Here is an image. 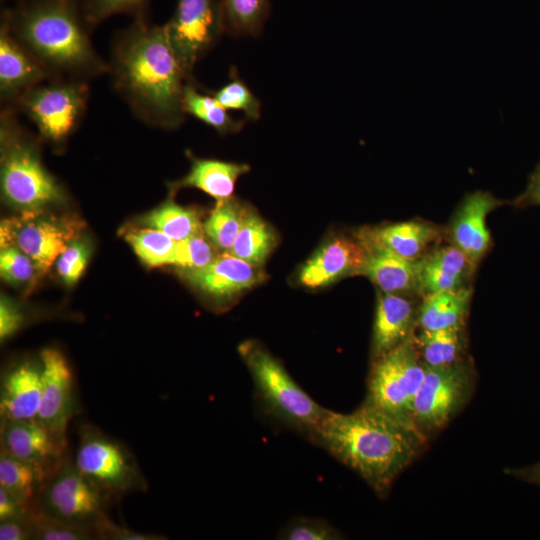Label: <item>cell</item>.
Here are the masks:
<instances>
[{
	"instance_id": "38",
	"label": "cell",
	"mask_w": 540,
	"mask_h": 540,
	"mask_svg": "<svg viewBox=\"0 0 540 540\" xmlns=\"http://www.w3.org/2000/svg\"><path fill=\"white\" fill-rule=\"evenodd\" d=\"M91 255V244L84 238L77 237L69 243L59 255L55 265L61 280L72 286L78 282L84 273Z\"/></svg>"
},
{
	"instance_id": "21",
	"label": "cell",
	"mask_w": 540,
	"mask_h": 540,
	"mask_svg": "<svg viewBox=\"0 0 540 540\" xmlns=\"http://www.w3.org/2000/svg\"><path fill=\"white\" fill-rule=\"evenodd\" d=\"M363 243L383 247L401 257L417 260L438 245L443 230L423 220L367 226L355 232Z\"/></svg>"
},
{
	"instance_id": "29",
	"label": "cell",
	"mask_w": 540,
	"mask_h": 540,
	"mask_svg": "<svg viewBox=\"0 0 540 540\" xmlns=\"http://www.w3.org/2000/svg\"><path fill=\"white\" fill-rule=\"evenodd\" d=\"M202 223L196 209L179 205L171 199L141 219V224L159 230L175 241L202 232Z\"/></svg>"
},
{
	"instance_id": "6",
	"label": "cell",
	"mask_w": 540,
	"mask_h": 540,
	"mask_svg": "<svg viewBox=\"0 0 540 540\" xmlns=\"http://www.w3.org/2000/svg\"><path fill=\"white\" fill-rule=\"evenodd\" d=\"M89 96L88 81L52 77L25 92L9 108L24 114L42 140L61 146L80 125Z\"/></svg>"
},
{
	"instance_id": "19",
	"label": "cell",
	"mask_w": 540,
	"mask_h": 540,
	"mask_svg": "<svg viewBox=\"0 0 540 540\" xmlns=\"http://www.w3.org/2000/svg\"><path fill=\"white\" fill-rule=\"evenodd\" d=\"M418 307L413 296L378 290L372 327L371 362L397 347L415 332Z\"/></svg>"
},
{
	"instance_id": "17",
	"label": "cell",
	"mask_w": 540,
	"mask_h": 540,
	"mask_svg": "<svg viewBox=\"0 0 540 540\" xmlns=\"http://www.w3.org/2000/svg\"><path fill=\"white\" fill-rule=\"evenodd\" d=\"M181 273L196 290L218 302L228 301L266 278L260 266L228 252L220 253L204 268L182 270Z\"/></svg>"
},
{
	"instance_id": "5",
	"label": "cell",
	"mask_w": 540,
	"mask_h": 540,
	"mask_svg": "<svg viewBox=\"0 0 540 540\" xmlns=\"http://www.w3.org/2000/svg\"><path fill=\"white\" fill-rule=\"evenodd\" d=\"M264 413L306 439L318 427L329 409L318 404L264 346L248 340L238 346Z\"/></svg>"
},
{
	"instance_id": "37",
	"label": "cell",
	"mask_w": 540,
	"mask_h": 540,
	"mask_svg": "<svg viewBox=\"0 0 540 540\" xmlns=\"http://www.w3.org/2000/svg\"><path fill=\"white\" fill-rule=\"evenodd\" d=\"M34 540H93L95 533L84 527L69 524L42 513L34 507L31 513Z\"/></svg>"
},
{
	"instance_id": "3",
	"label": "cell",
	"mask_w": 540,
	"mask_h": 540,
	"mask_svg": "<svg viewBox=\"0 0 540 540\" xmlns=\"http://www.w3.org/2000/svg\"><path fill=\"white\" fill-rule=\"evenodd\" d=\"M3 22L52 74L88 81L108 73L90 38L82 0H16Z\"/></svg>"
},
{
	"instance_id": "11",
	"label": "cell",
	"mask_w": 540,
	"mask_h": 540,
	"mask_svg": "<svg viewBox=\"0 0 540 540\" xmlns=\"http://www.w3.org/2000/svg\"><path fill=\"white\" fill-rule=\"evenodd\" d=\"M164 28L180 65L192 78L196 64L226 32L222 2L178 0Z\"/></svg>"
},
{
	"instance_id": "34",
	"label": "cell",
	"mask_w": 540,
	"mask_h": 540,
	"mask_svg": "<svg viewBox=\"0 0 540 540\" xmlns=\"http://www.w3.org/2000/svg\"><path fill=\"white\" fill-rule=\"evenodd\" d=\"M233 71L231 79L224 86L209 93L227 110L240 111L247 120L256 121L261 115V103L237 72Z\"/></svg>"
},
{
	"instance_id": "31",
	"label": "cell",
	"mask_w": 540,
	"mask_h": 540,
	"mask_svg": "<svg viewBox=\"0 0 540 540\" xmlns=\"http://www.w3.org/2000/svg\"><path fill=\"white\" fill-rule=\"evenodd\" d=\"M248 206L230 199L216 204L202 223L203 232L220 253L229 252L241 229Z\"/></svg>"
},
{
	"instance_id": "22",
	"label": "cell",
	"mask_w": 540,
	"mask_h": 540,
	"mask_svg": "<svg viewBox=\"0 0 540 540\" xmlns=\"http://www.w3.org/2000/svg\"><path fill=\"white\" fill-rule=\"evenodd\" d=\"M363 246L366 257L360 275L384 293L420 295L419 259H407L376 245Z\"/></svg>"
},
{
	"instance_id": "30",
	"label": "cell",
	"mask_w": 540,
	"mask_h": 540,
	"mask_svg": "<svg viewBox=\"0 0 540 540\" xmlns=\"http://www.w3.org/2000/svg\"><path fill=\"white\" fill-rule=\"evenodd\" d=\"M47 479L32 465L0 448V486L23 502L35 506Z\"/></svg>"
},
{
	"instance_id": "27",
	"label": "cell",
	"mask_w": 540,
	"mask_h": 540,
	"mask_svg": "<svg viewBox=\"0 0 540 540\" xmlns=\"http://www.w3.org/2000/svg\"><path fill=\"white\" fill-rule=\"evenodd\" d=\"M276 245L275 230L248 206L241 229L228 253L250 264L261 266Z\"/></svg>"
},
{
	"instance_id": "20",
	"label": "cell",
	"mask_w": 540,
	"mask_h": 540,
	"mask_svg": "<svg viewBox=\"0 0 540 540\" xmlns=\"http://www.w3.org/2000/svg\"><path fill=\"white\" fill-rule=\"evenodd\" d=\"M42 377L40 356L20 360L4 371L0 382V421L36 418Z\"/></svg>"
},
{
	"instance_id": "44",
	"label": "cell",
	"mask_w": 540,
	"mask_h": 540,
	"mask_svg": "<svg viewBox=\"0 0 540 540\" xmlns=\"http://www.w3.org/2000/svg\"><path fill=\"white\" fill-rule=\"evenodd\" d=\"M34 507L0 486V521L27 516Z\"/></svg>"
},
{
	"instance_id": "45",
	"label": "cell",
	"mask_w": 540,
	"mask_h": 540,
	"mask_svg": "<svg viewBox=\"0 0 540 540\" xmlns=\"http://www.w3.org/2000/svg\"><path fill=\"white\" fill-rule=\"evenodd\" d=\"M513 205L517 208L540 207V161L530 175L525 190L514 199Z\"/></svg>"
},
{
	"instance_id": "42",
	"label": "cell",
	"mask_w": 540,
	"mask_h": 540,
	"mask_svg": "<svg viewBox=\"0 0 540 540\" xmlns=\"http://www.w3.org/2000/svg\"><path fill=\"white\" fill-rule=\"evenodd\" d=\"M25 325L24 313L6 297L0 301V340L4 343L16 335Z\"/></svg>"
},
{
	"instance_id": "36",
	"label": "cell",
	"mask_w": 540,
	"mask_h": 540,
	"mask_svg": "<svg viewBox=\"0 0 540 540\" xmlns=\"http://www.w3.org/2000/svg\"><path fill=\"white\" fill-rule=\"evenodd\" d=\"M150 0H82L85 21L92 30L106 19L117 14L134 18L147 16Z\"/></svg>"
},
{
	"instance_id": "15",
	"label": "cell",
	"mask_w": 540,
	"mask_h": 540,
	"mask_svg": "<svg viewBox=\"0 0 540 540\" xmlns=\"http://www.w3.org/2000/svg\"><path fill=\"white\" fill-rule=\"evenodd\" d=\"M365 257L366 249L355 234L331 237L301 266L297 280L311 289L329 286L345 277L360 275Z\"/></svg>"
},
{
	"instance_id": "24",
	"label": "cell",
	"mask_w": 540,
	"mask_h": 540,
	"mask_svg": "<svg viewBox=\"0 0 540 540\" xmlns=\"http://www.w3.org/2000/svg\"><path fill=\"white\" fill-rule=\"evenodd\" d=\"M245 163L191 157V167L180 180L171 184L172 189L192 187L216 200V204L230 199L240 176L249 172Z\"/></svg>"
},
{
	"instance_id": "25",
	"label": "cell",
	"mask_w": 540,
	"mask_h": 540,
	"mask_svg": "<svg viewBox=\"0 0 540 540\" xmlns=\"http://www.w3.org/2000/svg\"><path fill=\"white\" fill-rule=\"evenodd\" d=\"M471 297L472 290L466 286L423 296L418 307L416 329L465 327Z\"/></svg>"
},
{
	"instance_id": "23",
	"label": "cell",
	"mask_w": 540,
	"mask_h": 540,
	"mask_svg": "<svg viewBox=\"0 0 540 540\" xmlns=\"http://www.w3.org/2000/svg\"><path fill=\"white\" fill-rule=\"evenodd\" d=\"M476 267L456 246L436 245L419 258L421 297L465 287Z\"/></svg>"
},
{
	"instance_id": "7",
	"label": "cell",
	"mask_w": 540,
	"mask_h": 540,
	"mask_svg": "<svg viewBox=\"0 0 540 540\" xmlns=\"http://www.w3.org/2000/svg\"><path fill=\"white\" fill-rule=\"evenodd\" d=\"M414 333L371 362L364 403L417 429L412 420L413 402L426 367L416 349Z\"/></svg>"
},
{
	"instance_id": "1",
	"label": "cell",
	"mask_w": 540,
	"mask_h": 540,
	"mask_svg": "<svg viewBox=\"0 0 540 540\" xmlns=\"http://www.w3.org/2000/svg\"><path fill=\"white\" fill-rule=\"evenodd\" d=\"M108 74L115 91L145 124L171 130L184 123L182 95L191 78L180 65L164 25L143 16L119 31L112 44Z\"/></svg>"
},
{
	"instance_id": "46",
	"label": "cell",
	"mask_w": 540,
	"mask_h": 540,
	"mask_svg": "<svg viewBox=\"0 0 540 540\" xmlns=\"http://www.w3.org/2000/svg\"><path fill=\"white\" fill-rule=\"evenodd\" d=\"M510 473L540 487V462L529 467L510 470Z\"/></svg>"
},
{
	"instance_id": "39",
	"label": "cell",
	"mask_w": 540,
	"mask_h": 540,
	"mask_svg": "<svg viewBox=\"0 0 540 540\" xmlns=\"http://www.w3.org/2000/svg\"><path fill=\"white\" fill-rule=\"evenodd\" d=\"M0 273L13 286H27L40 273L34 262L16 246L1 248Z\"/></svg>"
},
{
	"instance_id": "28",
	"label": "cell",
	"mask_w": 540,
	"mask_h": 540,
	"mask_svg": "<svg viewBox=\"0 0 540 540\" xmlns=\"http://www.w3.org/2000/svg\"><path fill=\"white\" fill-rule=\"evenodd\" d=\"M182 105L186 115L200 120L221 135L237 133L245 124L243 119L234 118L209 92L199 90L193 78L185 83Z\"/></svg>"
},
{
	"instance_id": "43",
	"label": "cell",
	"mask_w": 540,
	"mask_h": 540,
	"mask_svg": "<svg viewBox=\"0 0 540 540\" xmlns=\"http://www.w3.org/2000/svg\"><path fill=\"white\" fill-rule=\"evenodd\" d=\"M31 513L32 511L27 516L0 521V540H34Z\"/></svg>"
},
{
	"instance_id": "18",
	"label": "cell",
	"mask_w": 540,
	"mask_h": 540,
	"mask_svg": "<svg viewBox=\"0 0 540 540\" xmlns=\"http://www.w3.org/2000/svg\"><path fill=\"white\" fill-rule=\"evenodd\" d=\"M52 77L46 67L1 22L0 99L4 107H12L25 92Z\"/></svg>"
},
{
	"instance_id": "2",
	"label": "cell",
	"mask_w": 540,
	"mask_h": 540,
	"mask_svg": "<svg viewBox=\"0 0 540 540\" xmlns=\"http://www.w3.org/2000/svg\"><path fill=\"white\" fill-rule=\"evenodd\" d=\"M307 440L353 470L384 498L422 453L428 438L363 402L350 413L329 410Z\"/></svg>"
},
{
	"instance_id": "8",
	"label": "cell",
	"mask_w": 540,
	"mask_h": 540,
	"mask_svg": "<svg viewBox=\"0 0 540 540\" xmlns=\"http://www.w3.org/2000/svg\"><path fill=\"white\" fill-rule=\"evenodd\" d=\"M76 468L113 498L132 492H145L147 481L132 453L99 428L84 424L72 458Z\"/></svg>"
},
{
	"instance_id": "33",
	"label": "cell",
	"mask_w": 540,
	"mask_h": 540,
	"mask_svg": "<svg viewBox=\"0 0 540 540\" xmlns=\"http://www.w3.org/2000/svg\"><path fill=\"white\" fill-rule=\"evenodd\" d=\"M125 239L147 266L173 265L177 241L163 232L147 227L130 231Z\"/></svg>"
},
{
	"instance_id": "16",
	"label": "cell",
	"mask_w": 540,
	"mask_h": 540,
	"mask_svg": "<svg viewBox=\"0 0 540 540\" xmlns=\"http://www.w3.org/2000/svg\"><path fill=\"white\" fill-rule=\"evenodd\" d=\"M504 203L489 191L476 190L464 196L450 221L447 229L450 244L460 249L476 266L492 244L487 216Z\"/></svg>"
},
{
	"instance_id": "14",
	"label": "cell",
	"mask_w": 540,
	"mask_h": 540,
	"mask_svg": "<svg viewBox=\"0 0 540 540\" xmlns=\"http://www.w3.org/2000/svg\"><path fill=\"white\" fill-rule=\"evenodd\" d=\"M0 448L32 465L49 478L65 461L68 442L50 432L39 421H0Z\"/></svg>"
},
{
	"instance_id": "12",
	"label": "cell",
	"mask_w": 540,
	"mask_h": 540,
	"mask_svg": "<svg viewBox=\"0 0 540 540\" xmlns=\"http://www.w3.org/2000/svg\"><path fill=\"white\" fill-rule=\"evenodd\" d=\"M39 211L24 212L21 217L1 224V248L16 246L34 262L40 273L49 270L69 243L78 237L81 223L42 215Z\"/></svg>"
},
{
	"instance_id": "41",
	"label": "cell",
	"mask_w": 540,
	"mask_h": 540,
	"mask_svg": "<svg viewBox=\"0 0 540 540\" xmlns=\"http://www.w3.org/2000/svg\"><path fill=\"white\" fill-rule=\"evenodd\" d=\"M96 539L101 540H163V535L137 532L131 528L116 524L109 517L95 528Z\"/></svg>"
},
{
	"instance_id": "35",
	"label": "cell",
	"mask_w": 540,
	"mask_h": 540,
	"mask_svg": "<svg viewBox=\"0 0 540 540\" xmlns=\"http://www.w3.org/2000/svg\"><path fill=\"white\" fill-rule=\"evenodd\" d=\"M219 254L202 231L177 241L173 265L180 270H197L208 266Z\"/></svg>"
},
{
	"instance_id": "9",
	"label": "cell",
	"mask_w": 540,
	"mask_h": 540,
	"mask_svg": "<svg viewBox=\"0 0 540 540\" xmlns=\"http://www.w3.org/2000/svg\"><path fill=\"white\" fill-rule=\"evenodd\" d=\"M476 370L470 358L444 367H426L412 409L414 426L426 438L444 429L471 399Z\"/></svg>"
},
{
	"instance_id": "4",
	"label": "cell",
	"mask_w": 540,
	"mask_h": 540,
	"mask_svg": "<svg viewBox=\"0 0 540 540\" xmlns=\"http://www.w3.org/2000/svg\"><path fill=\"white\" fill-rule=\"evenodd\" d=\"M0 151L1 192L10 206L32 212L65 200L62 186L42 162L36 140L17 112L6 107L0 114Z\"/></svg>"
},
{
	"instance_id": "32",
	"label": "cell",
	"mask_w": 540,
	"mask_h": 540,
	"mask_svg": "<svg viewBox=\"0 0 540 540\" xmlns=\"http://www.w3.org/2000/svg\"><path fill=\"white\" fill-rule=\"evenodd\" d=\"M225 31L232 36H258L270 12V0H221Z\"/></svg>"
},
{
	"instance_id": "13",
	"label": "cell",
	"mask_w": 540,
	"mask_h": 540,
	"mask_svg": "<svg viewBox=\"0 0 540 540\" xmlns=\"http://www.w3.org/2000/svg\"><path fill=\"white\" fill-rule=\"evenodd\" d=\"M39 356L43 377L41 399L35 419L58 438L68 442V425L77 410L71 367L58 349L44 348Z\"/></svg>"
},
{
	"instance_id": "10",
	"label": "cell",
	"mask_w": 540,
	"mask_h": 540,
	"mask_svg": "<svg viewBox=\"0 0 540 540\" xmlns=\"http://www.w3.org/2000/svg\"><path fill=\"white\" fill-rule=\"evenodd\" d=\"M112 498L86 478L68 456L44 483L35 506L48 516L95 533V528L109 517Z\"/></svg>"
},
{
	"instance_id": "40",
	"label": "cell",
	"mask_w": 540,
	"mask_h": 540,
	"mask_svg": "<svg viewBox=\"0 0 540 540\" xmlns=\"http://www.w3.org/2000/svg\"><path fill=\"white\" fill-rule=\"evenodd\" d=\"M342 538L340 531L329 522L303 516L290 520L278 535V539L284 540H337Z\"/></svg>"
},
{
	"instance_id": "26",
	"label": "cell",
	"mask_w": 540,
	"mask_h": 540,
	"mask_svg": "<svg viewBox=\"0 0 540 540\" xmlns=\"http://www.w3.org/2000/svg\"><path fill=\"white\" fill-rule=\"evenodd\" d=\"M414 342L425 367H444L467 358L465 327L421 330L416 329Z\"/></svg>"
}]
</instances>
